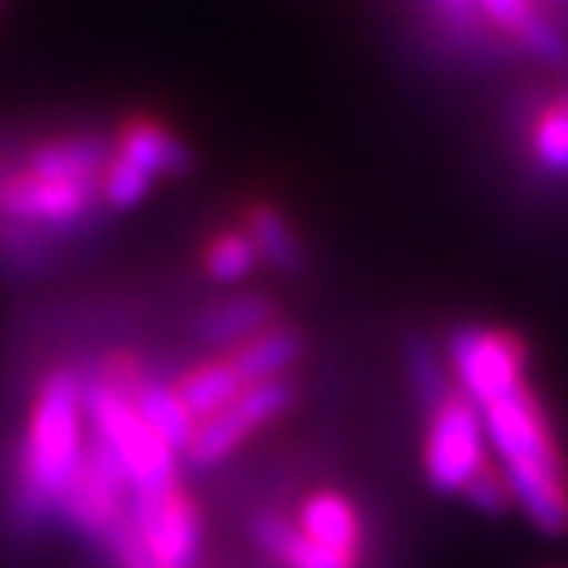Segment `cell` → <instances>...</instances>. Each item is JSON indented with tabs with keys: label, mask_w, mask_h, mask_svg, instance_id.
Wrapping results in <instances>:
<instances>
[{
	"label": "cell",
	"mask_w": 568,
	"mask_h": 568,
	"mask_svg": "<svg viewBox=\"0 0 568 568\" xmlns=\"http://www.w3.org/2000/svg\"><path fill=\"white\" fill-rule=\"evenodd\" d=\"M108 155L111 133L97 126L0 141V258L41 263L67 236L93 233Z\"/></svg>",
	"instance_id": "6da1fadb"
},
{
	"label": "cell",
	"mask_w": 568,
	"mask_h": 568,
	"mask_svg": "<svg viewBox=\"0 0 568 568\" xmlns=\"http://www.w3.org/2000/svg\"><path fill=\"white\" fill-rule=\"evenodd\" d=\"M89 447L85 369L52 362L33 384L11 469V517L19 528H41L60 517L63 491Z\"/></svg>",
	"instance_id": "7a4b0ae2"
},
{
	"label": "cell",
	"mask_w": 568,
	"mask_h": 568,
	"mask_svg": "<svg viewBox=\"0 0 568 568\" xmlns=\"http://www.w3.org/2000/svg\"><path fill=\"white\" fill-rule=\"evenodd\" d=\"M480 417L491 458L528 525L542 536L568 531V462L528 381L480 403Z\"/></svg>",
	"instance_id": "3957f363"
},
{
	"label": "cell",
	"mask_w": 568,
	"mask_h": 568,
	"mask_svg": "<svg viewBox=\"0 0 568 568\" xmlns=\"http://www.w3.org/2000/svg\"><path fill=\"white\" fill-rule=\"evenodd\" d=\"M85 417H89V432L122 462L133 491H152V487L181 480L178 473L181 454L144 422L130 395L93 381L89 373H85Z\"/></svg>",
	"instance_id": "277c9868"
},
{
	"label": "cell",
	"mask_w": 568,
	"mask_h": 568,
	"mask_svg": "<svg viewBox=\"0 0 568 568\" xmlns=\"http://www.w3.org/2000/svg\"><path fill=\"white\" fill-rule=\"evenodd\" d=\"M428 425L422 443L425 480L439 495H465L484 469H491V447L480 406L450 384L447 392L428 403Z\"/></svg>",
	"instance_id": "5b68a950"
},
{
	"label": "cell",
	"mask_w": 568,
	"mask_h": 568,
	"mask_svg": "<svg viewBox=\"0 0 568 568\" xmlns=\"http://www.w3.org/2000/svg\"><path fill=\"white\" fill-rule=\"evenodd\" d=\"M130 498H133V484L126 469H122V462L89 432L82 465L74 469L60 503V517L67 520V528H74L78 536L104 547L130 520Z\"/></svg>",
	"instance_id": "8992f818"
},
{
	"label": "cell",
	"mask_w": 568,
	"mask_h": 568,
	"mask_svg": "<svg viewBox=\"0 0 568 568\" xmlns=\"http://www.w3.org/2000/svg\"><path fill=\"white\" fill-rule=\"evenodd\" d=\"M130 520L152 568H196L203 550V509L189 487L174 480L133 491Z\"/></svg>",
	"instance_id": "52a82bcc"
},
{
	"label": "cell",
	"mask_w": 568,
	"mask_h": 568,
	"mask_svg": "<svg viewBox=\"0 0 568 568\" xmlns=\"http://www.w3.org/2000/svg\"><path fill=\"white\" fill-rule=\"evenodd\" d=\"M295 403V384L292 377H274V381H258L236 395V399L219 410L207 422H200L192 432L189 450L181 454V462L189 469H214L222 465L230 454H236L258 428L274 425L277 417H284Z\"/></svg>",
	"instance_id": "ba28073f"
},
{
	"label": "cell",
	"mask_w": 568,
	"mask_h": 568,
	"mask_svg": "<svg viewBox=\"0 0 568 568\" xmlns=\"http://www.w3.org/2000/svg\"><path fill=\"white\" fill-rule=\"evenodd\" d=\"M447 358L454 369V388L469 395L476 406L528 381L525 373L528 351L506 328H487V325L458 328L450 336Z\"/></svg>",
	"instance_id": "9c48e42d"
},
{
	"label": "cell",
	"mask_w": 568,
	"mask_h": 568,
	"mask_svg": "<svg viewBox=\"0 0 568 568\" xmlns=\"http://www.w3.org/2000/svg\"><path fill=\"white\" fill-rule=\"evenodd\" d=\"M111 152L144 166L155 181L185 178L192 170V148L163 119L148 115V111H130V115H122L115 122V130H111Z\"/></svg>",
	"instance_id": "30bf717a"
},
{
	"label": "cell",
	"mask_w": 568,
	"mask_h": 568,
	"mask_svg": "<svg viewBox=\"0 0 568 568\" xmlns=\"http://www.w3.org/2000/svg\"><path fill=\"white\" fill-rule=\"evenodd\" d=\"M295 525L322 547L347 554V558L362 561L366 554V517L355 506V498H347L336 487H317L295 509Z\"/></svg>",
	"instance_id": "8fae6325"
},
{
	"label": "cell",
	"mask_w": 568,
	"mask_h": 568,
	"mask_svg": "<svg viewBox=\"0 0 568 568\" xmlns=\"http://www.w3.org/2000/svg\"><path fill=\"white\" fill-rule=\"evenodd\" d=\"M476 11H480V19L487 27L514 38L520 49L528 55H536V60H547V63L565 60L568 41H565V33L542 16L539 0H476Z\"/></svg>",
	"instance_id": "7c38bea8"
},
{
	"label": "cell",
	"mask_w": 568,
	"mask_h": 568,
	"mask_svg": "<svg viewBox=\"0 0 568 568\" xmlns=\"http://www.w3.org/2000/svg\"><path fill=\"white\" fill-rule=\"evenodd\" d=\"M277 322V306L263 292H236L225 300H214L211 306H203L196 317V336L203 344L230 351L244 339H252L255 333H263Z\"/></svg>",
	"instance_id": "4fadbf2b"
},
{
	"label": "cell",
	"mask_w": 568,
	"mask_h": 568,
	"mask_svg": "<svg viewBox=\"0 0 568 568\" xmlns=\"http://www.w3.org/2000/svg\"><path fill=\"white\" fill-rule=\"evenodd\" d=\"M252 539H255V547L263 550L266 558H274L281 568H362V561L322 547V542H314L292 517L270 514V509L252 517Z\"/></svg>",
	"instance_id": "5bb4252c"
},
{
	"label": "cell",
	"mask_w": 568,
	"mask_h": 568,
	"mask_svg": "<svg viewBox=\"0 0 568 568\" xmlns=\"http://www.w3.org/2000/svg\"><path fill=\"white\" fill-rule=\"evenodd\" d=\"M300 355H303V336L295 333L292 325H281V322H274L270 328H263V333H255L252 339L225 351V358L241 373L244 384L288 377V369L300 362Z\"/></svg>",
	"instance_id": "9a60e30c"
},
{
	"label": "cell",
	"mask_w": 568,
	"mask_h": 568,
	"mask_svg": "<svg viewBox=\"0 0 568 568\" xmlns=\"http://www.w3.org/2000/svg\"><path fill=\"white\" fill-rule=\"evenodd\" d=\"M178 395L185 399L189 414L200 422H207L219 410H225L236 395H241L247 384L241 381V373L230 366V358L225 355H211V358H200L196 366H189L181 377L174 381Z\"/></svg>",
	"instance_id": "2e32d148"
},
{
	"label": "cell",
	"mask_w": 568,
	"mask_h": 568,
	"mask_svg": "<svg viewBox=\"0 0 568 568\" xmlns=\"http://www.w3.org/2000/svg\"><path fill=\"white\" fill-rule=\"evenodd\" d=\"M130 399L141 410L144 422L152 425L170 447H174L178 454L189 450L192 432H196V417L189 414V406L178 395L174 381H163V377H155V373H148V377L141 381V388L133 392Z\"/></svg>",
	"instance_id": "e0dca14e"
},
{
	"label": "cell",
	"mask_w": 568,
	"mask_h": 568,
	"mask_svg": "<svg viewBox=\"0 0 568 568\" xmlns=\"http://www.w3.org/2000/svg\"><path fill=\"white\" fill-rule=\"evenodd\" d=\"M244 233L252 236L255 252L263 263H270L281 274H292V270H300V236L292 233L288 219L274 207V203H247L244 207Z\"/></svg>",
	"instance_id": "ac0fdd59"
},
{
	"label": "cell",
	"mask_w": 568,
	"mask_h": 568,
	"mask_svg": "<svg viewBox=\"0 0 568 568\" xmlns=\"http://www.w3.org/2000/svg\"><path fill=\"white\" fill-rule=\"evenodd\" d=\"M528 148L542 174L568 178V93H554L539 104L531 115Z\"/></svg>",
	"instance_id": "d6986e66"
},
{
	"label": "cell",
	"mask_w": 568,
	"mask_h": 568,
	"mask_svg": "<svg viewBox=\"0 0 568 568\" xmlns=\"http://www.w3.org/2000/svg\"><path fill=\"white\" fill-rule=\"evenodd\" d=\"M258 252L252 244V236L244 233V225H233V230H219L214 236H207L200 252V270L203 277L214 284H241L258 270Z\"/></svg>",
	"instance_id": "ffe728a7"
},
{
	"label": "cell",
	"mask_w": 568,
	"mask_h": 568,
	"mask_svg": "<svg viewBox=\"0 0 568 568\" xmlns=\"http://www.w3.org/2000/svg\"><path fill=\"white\" fill-rule=\"evenodd\" d=\"M155 178L148 174L144 166L130 163L126 155L111 152L104 163V174H100V203L104 211H138L141 203L152 196Z\"/></svg>",
	"instance_id": "44dd1931"
},
{
	"label": "cell",
	"mask_w": 568,
	"mask_h": 568,
	"mask_svg": "<svg viewBox=\"0 0 568 568\" xmlns=\"http://www.w3.org/2000/svg\"><path fill=\"white\" fill-rule=\"evenodd\" d=\"M465 498L480 509V514H506L509 506H514V495H509V484H506V476L498 465H491V469H484L476 480L469 484V491H465Z\"/></svg>",
	"instance_id": "7402d4cb"
},
{
	"label": "cell",
	"mask_w": 568,
	"mask_h": 568,
	"mask_svg": "<svg viewBox=\"0 0 568 568\" xmlns=\"http://www.w3.org/2000/svg\"><path fill=\"white\" fill-rule=\"evenodd\" d=\"M436 4L447 11L450 19H458V22H476V19H480V11H476V0H436Z\"/></svg>",
	"instance_id": "603a6c76"
}]
</instances>
